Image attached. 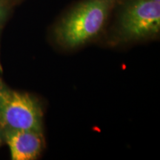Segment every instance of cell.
Returning <instances> with one entry per match:
<instances>
[{
    "mask_svg": "<svg viewBox=\"0 0 160 160\" xmlns=\"http://www.w3.org/2000/svg\"><path fill=\"white\" fill-rule=\"evenodd\" d=\"M114 0H85L63 18L56 30L58 41L68 48L82 45L105 25Z\"/></svg>",
    "mask_w": 160,
    "mask_h": 160,
    "instance_id": "cell-1",
    "label": "cell"
},
{
    "mask_svg": "<svg viewBox=\"0 0 160 160\" xmlns=\"http://www.w3.org/2000/svg\"><path fill=\"white\" fill-rule=\"evenodd\" d=\"M0 128L42 132V113L37 100L4 86L0 89Z\"/></svg>",
    "mask_w": 160,
    "mask_h": 160,
    "instance_id": "cell-2",
    "label": "cell"
},
{
    "mask_svg": "<svg viewBox=\"0 0 160 160\" xmlns=\"http://www.w3.org/2000/svg\"><path fill=\"white\" fill-rule=\"evenodd\" d=\"M125 39H139L157 34L160 30V2L133 0L125 8L119 22Z\"/></svg>",
    "mask_w": 160,
    "mask_h": 160,
    "instance_id": "cell-3",
    "label": "cell"
},
{
    "mask_svg": "<svg viewBox=\"0 0 160 160\" xmlns=\"http://www.w3.org/2000/svg\"><path fill=\"white\" fill-rule=\"evenodd\" d=\"M3 138L8 145L11 159L33 160L42 151V132L32 130H5Z\"/></svg>",
    "mask_w": 160,
    "mask_h": 160,
    "instance_id": "cell-4",
    "label": "cell"
},
{
    "mask_svg": "<svg viewBox=\"0 0 160 160\" xmlns=\"http://www.w3.org/2000/svg\"><path fill=\"white\" fill-rule=\"evenodd\" d=\"M8 15V10L6 7L5 2L3 0H0V28L3 25L5 22Z\"/></svg>",
    "mask_w": 160,
    "mask_h": 160,
    "instance_id": "cell-5",
    "label": "cell"
},
{
    "mask_svg": "<svg viewBox=\"0 0 160 160\" xmlns=\"http://www.w3.org/2000/svg\"><path fill=\"white\" fill-rule=\"evenodd\" d=\"M3 139V132L2 131V129L0 128V145H1Z\"/></svg>",
    "mask_w": 160,
    "mask_h": 160,
    "instance_id": "cell-6",
    "label": "cell"
},
{
    "mask_svg": "<svg viewBox=\"0 0 160 160\" xmlns=\"http://www.w3.org/2000/svg\"><path fill=\"white\" fill-rule=\"evenodd\" d=\"M3 87H4V85H3L1 79H0V89H2V88Z\"/></svg>",
    "mask_w": 160,
    "mask_h": 160,
    "instance_id": "cell-7",
    "label": "cell"
},
{
    "mask_svg": "<svg viewBox=\"0 0 160 160\" xmlns=\"http://www.w3.org/2000/svg\"><path fill=\"white\" fill-rule=\"evenodd\" d=\"M152 1L157 2H160V0H152Z\"/></svg>",
    "mask_w": 160,
    "mask_h": 160,
    "instance_id": "cell-8",
    "label": "cell"
},
{
    "mask_svg": "<svg viewBox=\"0 0 160 160\" xmlns=\"http://www.w3.org/2000/svg\"><path fill=\"white\" fill-rule=\"evenodd\" d=\"M3 1H4V2H5V0H3Z\"/></svg>",
    "mask_w": 160,
    "mask_h": 160,
    "instance_id": "cell-9",
    "label": "cell"
}]
</instances>
